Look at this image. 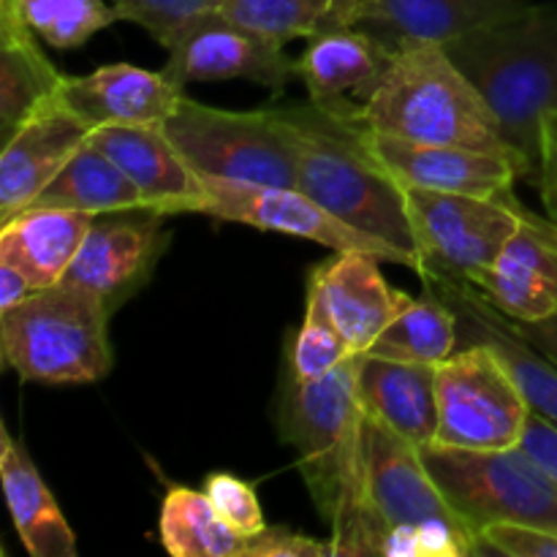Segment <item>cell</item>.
I'll return each mask as SVG.
<instances>
[{
	"label": "cell",
	"mask_w": 557,
	"mask_h": 557,
	"mask_svg": "<svg viewBox=\"0 0 557 557\" xmlns=\"http://www.w3.org/2000/svg\"><path fill=\"white\" fill-rule=\"evenodd\" d=\"M506 319H509V315H506ZM511 326H515V330L520 332L531 346H536L544 357H549L557 364V313L544 321H536V324H520V321H511Z\"/></svg>",
	"instance_id": "f35d334b"
},
{
	"label": "cell",
	"mask_w": 557,
	"mask_h": 557,
	"mask_svg": "<svg viewBox=\"0 0 557 557\" xmlns=\"http://www.w3.org/2000/svg\"><path fill=\"white\" fill-rule=\"evenodd\" d=\"M163 221L166 212L156 210L96 215L63 281L98 294L114 310L150 277L166 243Z\"/></svg>",
	"instance_id": "7c38bea8"
},
{
	"label": "cell",
	"mask_w": 557,
	"mask_h": 557,
	"mask_svg": "<svg viewBox=\"0 0 557 557\" xmlns=\"http://www.w3.org/2000/svg\"><path fill=\"white\" fill-rule=\"evenodd\" d=\"M201 183H205V196L199 201V215L245 223V226L264 228V232L292 234V237L324 245L335 253H368L379 261L417 270L411 256L397 250L395 245L381 243V239L348 226L346 221L324 210L319 201L310 199L305 190L215 177H201Z\"/></svg>",
	"instance_id": "30bf717a"
},
{
	"label": "cell",
	"mask_w": 557,
	"mask_h": 557,
	"mask_svg": "<svg viewBox=\"0 0 557 557\" xmlns=\"http://www.w3.org/2000/svg\"><path fill=\"white\" fill-rule=\"evenodd\" d=\"M41 38L9 9L0 5V128L3 139L52 101L63 85V74L38 47Z\"/></svg>",
	"instance_id": "484cf974"
},
{
	"label": "cell",
	"mask_w": 557,
	"mask_h": 557,
	"mask_svg": "<svg viewBox=\"0 0 557 557\" xmlns=\"http://www.w3.org/2000/svg\"><path fill=\"white\" fill-rule=\"evenodd\" d=\"M109 305L98 294L60 281L0 310V348L22 381L92 384L112 370Z\"/></svg>",
	"instance_id": "5b68a950"
},
{
	"label": "cell",
	"mask_w": 557,
	"mask_h": 557,
	"mask_svg": "<svg viewBox=\"0 0 557 557\" xmlns=\"http://www.w3.org/2000/svg\"><path fill=\"white\" fill-rule=\"evenodd\" d=\"M539 194H542L544 212L549 221L557 226V114H549L544 120L542 134V158H539V174H536Z\"/></svg>",
	"instance_id": "8d00e7d4"
},
{
	"label": "cell",
	"mask_w": 557,
	"mask_h": 557,
	"mask_svg": "<svg viewBox=\"0 0 557 557\" xmlns=\"http://www.w3.org/2000/svg\"><path fill=\"white\" fill-rule=\"evenodd\" d=\"M368 493L381 522V542L392 528L430 525V522H449V525L473 531L466 517L446 498L441 484L435 482L422 449L370 417Z\"/></svg>",
	"instance_id": "4fadbf2b"
},
{
	"label": "cell",
	"mask_w": 557,
	"mask_h": 557,
	"mask_svg": "<svg viewBox=\"0 0 557 557\" xmlns=\"http://www.w3.org/2000/svg\"><path fill=\"white\" fill-rule=\"evenodd\" d=\"M476 292L493 308L520 324H536L557 313V226L533 221L473 277Z\"/></svg>",
	"instance_id": "ac0fdd59"
},
{
	"label": "cell",
	"mask_w": 557,
	"mask_h": 557,
	"mask_svg": "<svg viewBox=\"0 0 557 557\" xmlns=\"http://www.w3.org/2000/svg\"><path fill=\"white\" fill-rule=\"evenodd\" d=\"M33 207H60V210L107 215L123 210H152L145 194L123 174V169L109 161L92 141H87L58 177L38 194ZM158 212V210H156Z\"/></svg>",
	"instance_id": "4316f807"
},
{
	"label": "cell",
	"mask_w": 557,
	"mask_h": 557,
	"mask_svg": "<svg viewBox=\"0 0 557 557\" xmlns=\"http://www.w3.org/2000/svg\"><path fill=\"white\" fill-rule=\"evenodd\" d=\"M245 557H337L335 544L313 536L267 525L259 536L248 539Z\"/></svg>",
	"instance_id": "d590c367"
},
{
	"label": "cell",
	"mask_w": 557,
	"mask_h": 557,
	"mask_svg": "<svg viewBox=\"0 0 557 557\" xmlns=\"http://www.w3.org/2000/svg\"><path fill=\"white\" fill-rule=\"evenodd\" d=\"M277 424L281 438L297 451L335 555H381V522L368 493V413L357 392V357L315 381L292 375Z\"/></svg>",
	"instance_id": "6da1fadb"
},
{
	"label": "cell",
	"mask_w": 557,
	"mask_h": 557,
	"mask_svg": "<svg viewBox=\"0 0 557 557\" xmlns=\"http://www.w3.org/2000/svg\"><path fill=\"white\" fill-rule=\"evenodd\" d=\"M438 364L357 354V392L370 419L419 449L438 435Z\"/></svg>",
	"instance_id": "7402d4cb"
},
{
	"label": "cell",
	"mask_w": 557,
	"mask_h": 557,
	"mask_svg": "<svg viewBox=\"0 0 557 557\" xmlns=\"http://www.w3.org/2000/svg\"><path fill=\"white\" fill-rule=\"evenodd\" d=\"M357 117L375 134L397 139L498 152L517 161L525 177L520 156L500 136L493 109L444 47L422 44L395 52Z\"/></svg>",
	"instance_id": "277c9868"
},
{
	"label": "cell",
	"mask_w": 557,
	"mask_h": 557,
	"mask_svg": "<svg viewBox=\"0 0 557 557\" xmlns=\"http://www.w3.org/2000/svg\"><path fill=\"white\" fill-rule=\"evenodd\" d=\"M205 493L210 504L215 506L218 515L228 522L243 536H259L267 528L264 511H261L259 498H256L253 484L243 482L226 471H215L205 479Z\"/></svg>",
	"instance_id": "836d02e7"
},
{
	"label": "cell",
	"mask_w": 557,
	"mask_h": 557,
	"mask_svg": "<svg viewBox=\"0 0 557 557\" xmlns=\"http://www.w3.org/2000/svg\"><path fill=\"white\" fill-rule=\"evenodd\" d=\"M161 544L174 557H245L248 536L218 515L205 490L169 487L161 506Z\"/></svg>",
	"instance_id": "83f0119b"
},
{
	"label": "cell",
	"mask_w": 557,
	"mask_h": 557,
	"mask_svg": "<svg viewBox=\"0 0 557 557\" xmlns=\"http://www.w3.org/2000/svg\"><path fill=\"white\" fill-rule=\"evenodd\" d=\"M531 0H364L354 27L379 38L386 49L449 47L482 27L520 16Z\"/></svg>",
	"instance_id": "2e32d148"
},
{
	"label": "cell",
	"mask_w": 557,
	"mask_h": 557,
	"mask_svg": "<svg viewBox=\"0 0 557 557\" xmlns=\"http://www.w3.org/2000/svg\"><path fill=\"white\" fill-rule=\"evenodd\" d=\"M335 5L337 0H226L221 11L239 25L288 44L335 30Z\"/></svg>",
	"instance_id": "4dcf8cb0"
},
{
	"label": "cell",
	"mask_w": 557,
	"mask_h": 557,
	"mask_svg": "<svg viewBox=\"0 0 557 557\" xmlns=\"http://www.w3.org/2000/svg\"><path fill=\"white\" fill-rule=\"evenodd\" d=\"M0 479L16 536L33 557H76V536L25 446L0 424Z\"/></svg>",
	"instance_id": "d4e9b609"
},
{
	"label": "cell",
	"mask_w": 557,
	"mask_h": 557,
	"mask_svg": "<svg viewBox=\"0 0 557 557\" xmlns=\"http://www.w3.org/2000/svg\"><path fill=\"white\" fill-rule=\"evenodd\" d=\"M82 123L58 98L22 120L3 139L0 156V223H9L38 199L60 169L90 141Z\"/></svg>",
	"instance_id": "5bb4252c"
},
{
	"label": "cell",
	"mask_w": 557,
	"mask_h": 557,
	"mask_svg": "<svg viewBox=\"0 0 557 557\" xmlns=\"http://www.w3.org/2000/svg\"><path fill=\"white\" fill-rule=\"evenodd\" d=\"M446 498L482 536L490 522L557 531V479L522 446L515 449H422Z\"/></svg>",
	"instance_id": "52a82bcc"
},
{
	"label": "cell",
	"mask_w": 557,
	"mask_h": 557,
	"mask_svg": "<svg viewBox=\"0 0 557 557\" xmlns=\"http://www.w3.org/2000/svg\"><path fill=\"white\" fill-rule=\"evenodd\" d=\"M297 152L299 190L348 226L395 245L428 272V256L408 215L406 188L370 147V131L357 112H337L315 101L275 107Z\"/></svg>",
	"instance_id": "7a4b0ae2"
},
{
	"label": "cell",
	"mask_w": 557,
	"mask_h": 557,
	"mask_svg": "<svg viewBox=\"0 0 557 557\" xmlns=\"http://www.w3.org/2000/svg\"><path fill=\"white\" fill-rule=\"evenodd\" d=\"M482 544L484 555L557 557V531L522 522H490L482 528Z\"/></svg>",
	"instance_id": "e575fe53"
},
{
	"label": "cell",
	"mask_w": 557,
	"mask_h": 557,
	"mask_svg": "<svg viewBox=\"0 0 557 557\" xmlns=\"http://www.w3.org/2000/svg\"><path fill=\"white\" fill-rule=\"evenodd\" d=\"M109 3L117 11L120 20L136 22L161 47H169L190 20L207 11L223 9L226 0H109Z\"/></svg>",
	"instance_id": "d6a6232c"
},
{
	"label": "cell",
	"mask_w": 557,
	"mask_h": 557,
	"mask_svg": "<svg viewBox=\"0 0 557 557\" xmlns=\"http://www.w3.org/2000/svg\"><path fill=\"white\" fill-rule=\"evenodd\" d=\"M460 319L446 299L428 288L422 299H413L364 354L400 359V362L441 364L457 351Z\"/></svg>",
	"instance_id": "f1b7e54d"
},
{
	"label": "cell",
	"mask_w": 557,
	"mask_h": 557,
	"mask_svg": "<svg viewBox=\"0 0 557 557\" xmlns=\"http://www.w3.org/2000/svg\"><path fill=\"white\" fill-rule=\"evenodd\" d=\"M163 128L201 177L275 188L299 185L292 134L275 107L232 112L183 96Z\"/></svg>",
	"instance_id": "8992f818"
},
{
	"label": "cell",
	"mask_w": 557,
	"mask_h": 557,
	"mask_svg": "<svg viewBox=\"0 0 557 557\" xmlns=\"http://www.w3.org/2000/svg\"><path fill=\"white\" fill-rule=\"evenodd\" d=\"M441 449H515L533 408L509 364L490 343L473 341L438 364Z\"/></svg>",
	"instance_id": "ba28073f"
},
{
	"label": "cell",
	"mask_w": 557,
	"mask_h": 557,
	"mask_svg": "<svg viewBox=\"0 0 557 557\" xmlns=\"http://www.w3.org/2000/svg\"><path fill=\"white\" fill-rule=\"evenodd\" d=\"M90 141L123 169L125 177L134 180L152 210L166 215L199 212L205 196L201 174L169 139L163 123L103 125L92 131Z\"/></svg>",
	"instance_id": "e0dca14e"
},
{
	"label": "cell",
	"mask_w": 557,
	"mask_h": 557,
	"mask_svg": "<svg viewBox=\"0 0 557 557\" xmlns=\"http://www.w3.org/2000/svg\"><path fill=\"white\" fill-rule=\"evenodd\" d=\"M406 201L413 232L428 256V272H446L466 281L487 270L495 256L533 221V212L517 196L490 199L406 188Z\"/></svg>",
	"instance_id": "9c48e42d"
},
{
	"label": "cell",
	"mask_w": 557,
	"mask_h": 557,
	"mask_svg": "<svg viewBox=\"0 0 557 557\" xmlns=\"http://www.w3.org/2000/svg\"><path fill=\"white\" fill-rule=\"evenodd\" d=\"M444 49L493 109L525 180H536L544 120L557 114V9L531 5Z\"/></svg>",
	"instance_id": "3957f363"
},
{
	"label": "cell",
	"mask_w": 557,
	"mask_h": 557,
	"mask_svg": "<svg viewBox=\"0 0 557 557\" xmlns=\"http://www.w3.org/2000/svg\"><path fill=\"white\" fill-rule=\"evenodd\" d=\"M351 357H357V354L348 348L346 337L337 330L335 319L326 308L324 292H321L319 283L310 281L305 321L292 346V375L297 381H315L341 368Z\"/></svg>",
	"instance_id": "1f68e13d"
},
{
	"label": "cell",
	"mask_w": 557,
	"mask_h": 557,
	"mask_svg": "<svg viewBox=\"0 0 557 557\" xmlns=\"http://www.w3.org/2000/svg\"><path fill=\"white\" fill-rule=\"evenodd\" d=\"M395 52L359 27H335L308 38L297 76L310 101L337 112H359L384 79Z\"/></svg>",
	"instance_id": "44dd1931"
},
{
	"label": "cell",
	"mask_w": 557,
	"mask_h": 557,
	"mask_svg": "<svg viewBox=\"0 0 557 557\" xmlns=\"http://www.w3.org/2000/svg\"><path fill=\"white\" fill-rule=\"evenodd\" d=\"M163 74L177 85L190 82L248 79L277 96L297 76V60L286 54V44L239 25L218 11L190 20L169 44Z\"/></svg>",
	"instance_id": "8fae6325"
},
{
	"label": "cell",
	"mask_w": 557,
	"mask_h": 557,
	"mask_svg": "<svg viewBox=\"0 0 557 557\" xmlns=\"http://www.w3.org/2000/svg\"><path fill=\"white\" fill-rule=\"evenodd\" d=\"M422 281L424 286L433 288L441 299L451 305L471 341L490 343L504 357L515 379L520 381L533 411L557 424V364L553 359L544 357L536 346H531L511 326V321L498 308H493L466 277L428 272V275H422Z\"/></svg>",
	"instance_id": "ffe728a7"
},
{
	"label": "cell",
	"mask_w": 557,
	"mask_h": 557,
	"mask_svg": "<svg viewBox=\"0 0 557 557\" xmlns=\"http://www.w3.org/2000/svg\"><path fill=\"white\" fill-rule=\"evenodd\" d=\"M379 264L368 253H337L310 275L324 292L326 308L354 354L370 351L381 332L413 302V297L386 283Z\"/></svg>",
	"instance_id": "603a6c76"
},
{
	"label": "cell",
	"mask_w": 557,
	"mask_h": 557,
	"mask_svg": "<svg viewBox=\"0 0 557 557\" xmlns=\"http://www.w3.org/2000/svg\"><path fill=\"white\" fill-rule=\"evenodd\" d=\"M87 212L60 207H33L0 223V261L14 264L33 292L54 286L74 264L92 226Z\"/></svg>",
	"instance_id": "cb8c5ba5"
},
{
	"label": "cell",
	"mask_w": 557,
	"mask_h": 557,
	"mask_svg": "<svg viewBox=\"0 0 557 557\" xmlns=\"http://www.w3.org/2000/svg\"><path fill=\"white\" fill-rule=\"evenodd\" d=\"M33 294L27 277L16 270L14 264H5L0 261V310H9L14 305H20L22 299H27Z\"/></svg>",
	"instance_id": "ab89813d"
},
{
	"label": "cell",
	"mask_w": 557,
	"mask_h": 557,
	"mask_svg": "<svg viewBox=\"0 0 557 557\" xmlns=\"http://www.w3.org/2000/svg\"><path fill=\"white\" fill-rule=\"evenodd\" d=\"M9 5L44 44L74 49L90 41L98 30L117 22L109 0H0Z\"/></svg>",
	"instance_id": "f546056e"
},
{
	"label": "cell",
	"mask_w": 557,
	"mask_h": 557,
	"mask_svg": "<svg viewBox=\"0 0 557 557\" xmlns=\"http://www.w3.org/2000/svg\"><path fill=\"white\" fill-rule=\"evenodd\" d=\"M370 147L386 172L406 188L509 199L517 177H522L517 161L473 147L424 145L375 131H370Z\"/></svg>",
	"instance_id": "9a60e30c"
},
{
	"label": "cell",
	"mask_w": 557,
	"mask_h": 557,
	"mask_svg": "<svg viewBox=\"0 0 557 557\" xmlns=\"http://www.w3.org/2000/svg\"><path fill=\"white\" fill-rule=\"evenodd\" d=\"M183 96V85L163 71L114 63L85 76H63L54 98L96 131L103 125L166 123Z\"/></svg>",
	"instance_id": "d6986e66"
},
{
	"label": "cell",
	"mask_w": 557,
	"mask_h": 557,
	"mask_svg": "<svg viewBox=\"0 0 557 557\" xmlns=\"http://www.w3.org/2000/svg\"><path fill=\"white\" fill-rule=\"evenodd\" d=\"M522 449L533 457V460L542 462L549 473L557 479V424L549 422L547 417L533 411L528 419L525 438H522Z\"/></svg>",
	"instance_id": "74e56055"
},
{
	"label": "cell",
	"mask_w": 557,
	"mask_h": 557,
	"mask_svg": "<svg viewBox=\"0 0 557 557\" xmlns=\"http://www.w3.org/2000/svg\"><path fill=\"white\" fill-rule=\"evenodd\" d=\"M364 5V0H337L335 5V25L337 27H354L359 9Z\"/></svg>",
	"instance_id": "60d3db41"
}]
</instances>
